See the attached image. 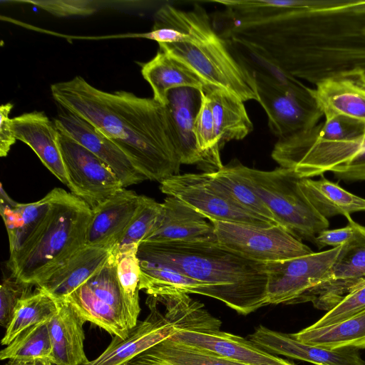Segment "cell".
Here are the masks:
<instances>
[{"label":"cell","instance_id":"1","mask_svg":"<svg viewBox=\"0 0 365 365\" xmlns=\"http://www.w3.org/2000/svg\"><path fill=\"white\" fill-rule=\"evenodd\" d=\"M355 1L217 0L224 39L247 42L281 69L316 86L339 73L365 70V14Z\"/></svg>","mask_w":365,"mask_h":365},{"label":"cell","instance_id":"2","mask_svg":"<svg viewBox=\"0 0 365 365\" xmlns=\"http://www.w3.org/2000/svg\"><path fill=\"white\" fill-rule=\"evenodd\" d=\"M63 108L88 121L115 143L148 180L179 174L181 163L168 109L153 98L107 92L76 76L51 86Z\"/></svg>","mask_w":365,"mask_h":365},{"label":"cell","instance_id":"3","mask_svg":"<svg viewBox=\"0 0 365 365\" xmlns=\"http://www.w3.org/2000/svg\"><path fill=\"white\" fill-rule=\"evenodd\" d=\"M140 37L155 41L160 51L188 66L205 86L224 89L244 102L258 101L254 76L232 56L198 4L186 11L162 6L154 15L152 30Z\"/></svg>","mask_w":365,"mask_h":365},{"label":"cell","instance_id":"4","mask_svg":"<svg viewBox=\"0 0 365 365\" xmlns=\"http://www.w3.org/2000/svg\"><path fill=\"white\" fill-rule=\"evenodd\" d=\"M139 259L160 263L222 293L224 303L247 315L268 305L267 274L262 263L244 259L217 242L156 243L138 245Z\"/></svg>","mask_w":365,"mask_h":365},{"label":"cell","instance_id":"5","mask_svg":"<svg viewBox=\"0 0 365 365\" xmlns=\"http://www.w3.org/2000/svg\"><path fill=\"white\" fill-rule=\"evenodd\" d=\"M39 232L16 257L7 262L16 279L36 285L45 276L86 245L91 207L60 187Z\"/></svg>","mask_w":365,"mask_h":365},{"label":"cell","instance_id":"6","mask_svg":"<svg viewBox=\"0 0 365 365\" xmlns=\"http://www.w3.org/2000/svg\"><path fill=\"white\" fill-rule=\"evenodd\" d=\"M250 181L277 223L297 240L315 242L317 235L328 229V220L321 215L304 195L299 178L282 167L270 171L245 167Z\"/></svg>","mask_w":365,"mask_h":365},{"label":"cell","instance_id":"7","mask_svg":"<svg viewBox=\"0 0 365 365\" xmlns=\"http://www.w3.org/2000/svg\"><path fill=\"white\" fill-rule=\"evenodd\" d=\"M117 246L105 265L63 300L70 303L86 322L113 336L125 338L137 324L139 313L128 303L118 282Z\"/></svg>","mask_w":365,"mask_h":365},{"label":"cell","instance_id":"8","mask_svg":"<svg viewBox=\"0 0 365 365\" xmlns=\"http://www.w3.org/2000/svg\"><path fill=\"white\" fill-rule=\"evenodd\" d=\"M210 222L214 227L218 245L247 260L280 261L313 252L279 225L261 227L233 222Z\"/></svg>","mask_w":365,"mask_h":365},{"label":"cell","instance_id":"9","mask_svg":"<svg viewBox=\"0 0 365 365\" xmlns=\"http://www.w3.org/2000/svg\"><path fill=\"white\" fill-rule=\"evenodd\" d=\"M160 189L168 196L179 199L209 221L261 227L276 225L240 205L210 173L175 175L162 181Z\"/></svg>","mask_w":365,"mask_h":365},{"label":"cell","instance_id":"10","mask_svg":"<svg viewBox=\"0 0 365 365\" xmlns=\"http://www.w3.org/2000/svg\"><path fill=\"white\" fill-rule=\"evenodd\" d=\"M341 246L280 261L262 262L267 274L268 304H299L303 295L323 279Z\"/></svg>","mask_w":365,"mask_h":365},{"label":"cell","instance_id":"11","mask_svg":"<svg viewBox=\"0 0 365 365\" xmlns=\"http://www.w3.org/2000/svg\"><path fill=\"white\" fill-rule=\"evenodd\" d=\"M58 140L67 186L91 208L123 187L110 167L90 150L61 132Z\"/></svg>","mask_w":365,"mask_h":365},{"label":"cell","instance_id":"12","mask_svg":"<svg viewBox=\"0 0 365 365\" xmlns=\"http://www.w3.org/2000/svg\"><path fill=\"white\" fill-rule=\"evenodd\" d=\"M365 284V227L357 224L356 236L341 250L322 281L310 288L300 303L312 302L329 311L350 292Z\"/></svg>","mask_w":365,"mask_h":365},{"label":"cell","instance_id":"13","mask_svg":"<svg viewBox=\"0 0 365 365\" xmlns=\"http://www.w3.org/2000/svg\"><path fill=\"white\" fill-rule=\"evenodd\" d=\"M258 102L268 118V125L279 139L309 130L323 116L313 96L287 91L279 86L253 75Z\"/></svg>","mask_w":365,"mask_h":365},{"label":"cell","instance_id":"14","mask_svg":"<svg viewBox=\"0 0 365 365\" xmlns=\"http://www.w3.org/2000/svg\"><path fill=\"white\" fill-rule=\"evenodd\" d=\"M53 123L59 132L105 162L120 180L123 187L148 180L115 143L83 118L62 108Z\"/></svg>","mask_w":365,"mask_h":365},{"label":"cell","instance_id":"15","mask_svg":"<svg viewBox=\"0 0 365 365\" xmlns=\"http://www.w3.org/2000/svg\"><path fill=\"white\" fill-rule=\"evenodd\" d=\"M143 199V195L123 187L91 208L86 244L108 247L118 245Z\"/></svg>","mask_w":365,"mask_h":365},{"label":"cell","instance_id":"16","mask_svg":"<svg viewBox=\"0 0 365 365\" xmlns=\"http://www.w3.org/2000/svg\"><path fill=\"white\" fill-rule=\"evenodd\" d=\"M249 340L273 355L281 354L314 365H365L359 350L349 348L327 349L297 340L285 334L259 325L248 336Z\"/></svg>","mask_w":365,"mask_h":365},{"label":"cell","instance_id":"17","mask_svg":"<svg viewBox=\"0 0 365 365\" xmlns=\"http://www.w3.org/2000/svg\"><path fill=\"white\" fill-rule=\"evenodd\" d=\"M148 299L149 316L143 321L138 320L125 338L113 336L99 356L82 365H121L171 336L176 327L157 309L151 299Z\"/></svg>","mask_w":365,"mask_h":365},{"label":"cell","instance_id":"18","mask_svg":"<svg viewBox=\"0 0 365 365\" xmlns=\"http://www.w3.org/2000/svg\"><path fill=\"white\" fill-rule=\"evenodd\" d=\"M168 339L248 365H294L261 349L249 339L220 330L177 329Z\"/></svg>","mask_w":365,"mask_h":365},{"label":"cell","instance_id":"19","mask_svg":"<svg viewBox=\"0 0 365 365\" xmlns=\"http://www.w3.org/2000/svg\"><path fill=\"white\" fill-rule=\"evenodd\" d=\"M323 115H341L365 123V70L354 68L330 76L313 88Z\"/></svg>","mask_w":365,"mask_h":365},{"label":"cell","instance_id":"20","mask_svg":"<svg viewBox=\"0 0 365 365\" xmlns=\"http://www.w3.org/2000/svg\"><path fill=\"white\" fill-rule=\"evenodd\" d=\"M116 246L108 247L86 244L36 286L57 302L63 301L105 265Z\"/></svg>","mask_w":365,"mask_h":365},{"label":"cell","instance_id":"21","mask_svg":"<svg viewBox=\"0 0 365 365\" xmlns=\"http://www.w3.org/2000/svg\"><path fill=\"white\" fill-rule=\"evenodd\" d=\"M201 214L179 199L168 196L155 230L143 242L195 243L217 242L214 227Z\"/></svg>","mask_w":365,"mask_h":365},{"label":"cell","instance_id":"22","mask_svg":"<svg viewBox=\"0 0 365 365\" xmlns=\"http://www.w3.org/2000/svg\"><path fill=\"white\" fill-rule=\"evenodd\" d=\"M202 91L192 87L171 89L165 105L175 132L177 151L181 164H197L209 168L205 155L197 147L194 133L195 118L202 101Z\"/></svg>","mask_w":365,"mask_h":365},{"label":"cell","instance_id":"23","mask_svg":"<svg viewBox=\"0 0 365 365\" xmlns=\"http://www.w3.org/2000/svg\"><path fill=\"white\" fill-rule=\"evenodd\" d=\"M11 120L16 140L28 145L44 166L67 185L59 146V132L54 123L41 111L25 113Z\"/></svg>","mask_w":365,"mask_h":365},{"label":"cell","instance_id":"24","mask_svg":"<svg viewBox=\"0 0 365 365\" xmlns=\"http://www.w3.org/2000/svg\"><path fill=\"white\" fill-rule=\"evenodd\" d=\"M51 190L40 200L19 203L13 200L1 186L0 212L9 242V258L14 259L36 236L43 225L53 200Z\"/></svg>","mask_w":365,"mask_h":365},{"label":"cell","instance_id":"25","mask_svg":"<svg viewBox=\"0 0 365 365\" xmlns=\"http://www.w3.org/2000/svg\"><path fill=\"white\" fill-rule=\"evenodd\" d=\"M48 323L52 343L51 361L54 365H82L89 360L84 351L86 322L66 300Z\"/></svg>","mask_w":365,"mask_h":365},{"label":"cell","instance_id":"26","mask_svg":"<svg viewBox=\"0 0 365 365\" xmlns=\"http://www.w3.org/2000/svg\"><path fill=\"white\" fill-rule=\"evenodd\" d=\"M202 91L209 101L220 149L226 143L242 140L253 130V124L240 98L212 86H205Z\"/></svg>","mask_w":365,"mask_h":365},{"label":"cell","instance_id":"27","mask_svg":"<svg viewBox=\"0 0 365 365\" xmlns=\"http://www.w3.org/2000/svg\"><path fill=\"white\" fill-rule=\"evenodd\" d=\"M141 73L153 90V98L164 106L167 104V96L171 89L192 87L202 90L205 86L192 69L160 50L142 66Z\"/></svg>","mask_w":365,"mask_h":365},{"label":"cell","instance_id":"28","mask_svg":"<svg viewBox=\"0 0 365 365\" xmlns=\"http://www.w3.org/2000/svg\"><path fill=\"white\" fill-rule=\"evenodd\" d=\"M140 290L149 296L176 290L186 294H197L210 297L224 303L221 291L215 286L192 279L164 264L139 259Z\"/></svg>","mask_w":365,"mask_h":365},{"label":"cell","instance_id":"29","mask_svg":"<svg viewBox=\"0 0 365 365\" xmlns=\"http://www.w3.org/2000/svg\"><path fill=\"white\" fill-rule=\"evenodd\" d=\"M299 186L316 210L328 219L365 211V199L355 195L323 175L319 180L301 178Z\"/></svg>","mask_w":365,"mask_h":365},{"label":"cell","instance_id":"30","mask_svg":"<svg viewBox=\"0 0 365 365\" xmlns=\"http://www.w3.org/2000/svg\"><path fill=\"white\" fill-rule=\"evenodd\" d=\"M225 41L235 60L251 74L259 76L289 92L312 93L313 88L287 73L253 45L235 39H225Z\"/></svg>","mask_w":365,"mask_h":365},{"label":"cell","instance_id":"31","mask_svg":"<svg viewBox=\"0 0 365 365\" xmlns=\"http://www.w3.org/2000/svg\"><path fill=\"white\" fill-rule=\"evenodd\" d=\"M149 297L165 307V317L177 329L199 331L220 330L221 322L205 310L203 304L192 299L186 293L171 290Z\"/></svg>","mask_w":365,"mask_h":365},{"label":"cell","instance_id":"32","mask_svg":"<svg viewBox=\"0 0 365 365\" xmlns=\"http://www.w3.org/2000/svg\"><path fill=\"white\" fill-rule=\"evenodd\" d=\"M292 334L300 341L327 349H365V311L329 327H307Z\"/></svg>","mask_w":365,"mask_h":365},{"label":"cell","instance_id":"33","mask_svg":"<svg viewBox=\"0 0 365 365\" xmlns=\"http://www.w3.org/2000/svg\"><path fill=\"white\" fill-rule=\"evenodd\" d=\"M245 167L239 162L230 163L210 174L242 207L266 219L273 225H278L271 212L254 190Z\"/></svg>","mask_w":365,"mask_h":365},{"label":"cell","instance_id":"34","mask_svg":"<svg viewBox=\"0 0 365 365\" xmlns=\"http://www.w3.org/2000/svg\"><path fill=\"white\" fill-rule=\"evenodd\" d=\"M58 310V302L37 287L34 292L22 299L18 304L12 320L1 339V345L7 346L29 327L48 322Z\"/></svg>","mask_w":365,"mask_h":365},{"label":"cell","instance_id":"35","mask_svg":"<svg viewBox=\"0 0 365 365\" xmlns=\"http://www.w3.org/2000/svg\"><path fill=\"white\" fill-rule=\"evenodd\" d=\"M48 322L32 326L20 333L1 351L0 359L31 361L48 359L51 361L52 343Z\"/></svg>","mask_w":365,"mask_h":365},{"label":"cell","instance_id":"36","mask_svg":"<svg viewBox=\"0 0 365 365\" xmlns=\"http://www.w3.org/2000/svg\"><path fill=\"white\" fill-rule=\"evenodd\" d=\"M155 363L157 365H248L169 339L158 346Z\"/></svg>","mask_w":365,"mask_h":365},{"label":"cell","instance_id":"37","mask_svg":"<svg viewBox=\"0 0 365 365\" xmlns=\"http://www.w3.org/2000/svg\"><path fill=\"white\" fill-rule=\"evenodd\" d=\"M136 243L118 245L115 250L118 282L123 294L132 309L140 314L139 286L140 267Z\"/></svg>","mask_w":365,"mask_h":365},{"label":"cell","instance_id":"38","mask_svg":"<svg viewBox=\"0 0 365 365\" xmlns=\"http://www.w3.org/2000/svg\"><path fill=\"white\" fill-rule=\"evenodd\" d=\"M194 133L198 148L206 157L209 173L217 171L223 166L220 159V148L215 132L209 101L202 91L201 106L194 125Z\"/></svg>","mask_w":365,"mask_h":365},{"label":"cell","instance_id":"39","mask_svg":"<svg viewBox=\"0 0 365 365\" xmlns=\"http://www.w3.org/2000/svg\"><path fill=\"white\" fill-rule=\"evenodd\" d=\"M163 213V203L143 195V202L118 245H140L157 227Z\"/></svg>","mask_w":365,"mask_h":365},{"label":"cell","instance_id":"40","mask_svg":"<svg viewBox=\"0 0 365 365\" xmlns=\"http://www.w3.org/2000/svg\"><path fill=\"white\" fill-rule=\"evenodd\" d=\"M365 311V284L350 292L340 302L309 326L312 329L329 327Z\"/></svg>","mask_w":365,"mask_h":365},{"label":"cell","instance_id":"41","mask_svg":"<svg viewBox=\"0 0 365 365\" xmlns=\"http://www.w3.org/2000/svg\"><path fill=\"white\" fill-rule=\"evenodd\" d=\"M33 286L12 276L3 279L0 287V324L2 327L6 329L9 327L18 304L32 293Z\"/></svg>","mask_w":365,"mask_h":365},{"label":"cell","instance_id":"42","mask_svg":"<svg viewBox=\"0 0 365 365\" xmlns=\"http://www.w3.org/2000/svg\"><path fill=\"white\" fill-rule=\"evenodd\" d=\"M31 4L58 17L86 16L96 13L98 2L91 0H34Z\"/></svg>","mask_w":365,"mask_h":365},{"label":"cell","instance_id":"43","mask_svg":"<svg viewBox=\"0 0 365 365\" xmlns=\"http://www.w3.org/2000/svg\"><path fill=\"white\" fill-rule=\"evenodd\" d=\"M346 217L349 222L346 227L322 231L317 235L314 245L319 249L327 246L336 247L351 241L356 235L358 223L354 222L349 215Z\"/></svg>","mask_w":365,"mask_h":365},{"label":"cell","instance_id":"44","mask_svg":"<svg viewBox=\"0 0 365 365\" xmlns=\"http://www.w3.org/2000/svg\"><path fill=\"white\" fill-rule=\"evenodd\" d=\"M332 173L344 181H365V138L361 151L349 162L335 168Z\"/></svg>","mask_w":365,"mask_h":365},{"label":"cell","instance_id":"45","mask_svg":"<svg viewBox=\"0 0 365 365\" xmlns=\"http://www.w3.org/2000/svg\"><path fill=\"white\" fill-rule=\"evenodd\" d=\"M13 104L7 103L0 107V156L6 157L11 146L15 143L16 138L12 125V120L9 113Z\"/></svg>","mask_w":365,"mask_h":365},{"label":"cell","instance_id":"46","mask_svg":"<svg viewBox=\"0 0 365 365\" xmlns=\"http://www.w3.org/2000/svg\"><path fill=\"white\" fill-rule=\"evenodd\" d=\"M4 365H54L48 359H38L31 361L8 360Z\"/></svg>","mask_w":365,"mask_h":365},{"label":"cell","instance_id":"47","mask_svg":"<svg viewBox=\"0 0 365 365\" xmlns=\"http://www.w3.org/2000/svg\"><path fill=\"white\" fill-rule=\"evenodd\" d=\"M121 365H151V364H149L144 361H140L139 359H138L135 357L128 361L125 362L124 364H123Z\"/></svg>","mask_w":365,"mask_h":365}]
</instances>
